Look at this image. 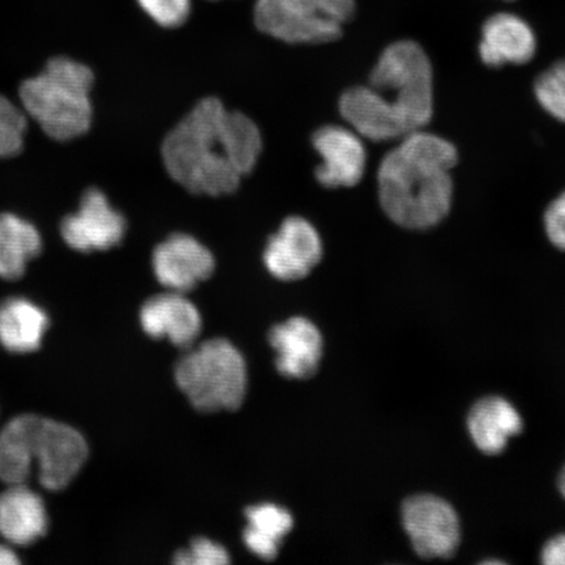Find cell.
Returning a JSON list of instances; mask_svg holds the SVG:
<instances>
[{
  "mask_svg": "<svg viewBox=\"0 0 565 565\" xmlns=\"http://www.w3.org/2000/svg\"><path fill=\"white\" fill-rule=\"evenodd\" d=\"M535 52V33L524 19L503 12L486 21L478 51L486 66L526 65Z\"/></svg>",
  "mask_w": 565,
  "mask_h": 565,
  "instance_id": "cell-14",
  "label": "cell"
},
{
  "mask_svg": "<svg viewBox=\"0 0 565 565\" xmlns=\"http://www.w3.org/2000/svg\"><path fill=\"white\" fill-rule=\"evenodd\" d=\"M127 223L121 212L110 206L108 198L97 188L82 196L81 206L63 218L61 235L76 252H106L124 242Z\"/></svg>",
  "mask_w": 565,
  "mask_h": 565,
  "instance_id": "cell-9",
  "label": "cell"
},
{
  "mask_svg": "<svg viewBox=\"0 0 565 565\" xmlns=\"http://www.w3.org/2000/svg\"><path fill=\"white\" fill-rule=\"evenodd\" d=\"M247 526L244 542L260 559L273 561L279 553L282 539L291 532L294 519L285 508L275 504L250 507L245 513Z\"/></svg>",
  "mask_w": 565,
  "mask_h": 565,
  "instance_id": "cell-20",
  "label": "cell"
},
{
  "mask_svg": "<svg viewBox=\"0 0 565 565\" xmlns=\"http://www.w3.org/2000/svg\"><path fill=\"white\" fill-rule=\"evenodd\" d=\"M312 141L321 158L316 179L323 188H353L363 180L369 158L363 138L351 127L323 126L315 132Z\"/></svg>",
  "mask_w": 565,
  "mask_h": 565,
  "instance_id": "cell-11",
  "label": "cell"
},
{
  "mask_svg": "<svg viewBox=\"0 0 565 565\" xmlns=\"http://www.w3.org/2000/svg\"><path fill=\"white\" fill-rule=\"evenodd\" d=\"M323 244L315 225L300 216H291L268 239L264 263L273 277L282 281L306 278L321 263Z\"/></svg>",
  "mask_w": 565,
  "mask_h": 565,
  "instance_id": "cell-10",
  "label": "cell"
},
{
  "mask_svg": "<svg viewBox=\"0 0 565 565\" xmlns=\"http://www.w3.org/2000/svg\"><path fill=\"white\" fill-rule=\"evenodd\" d=\"M175 381L190 404L200 412H232L245 399L246 363L231 342L211 339L180 360Z\"/></svg>",
  "mask_w": 565,
  "mask_h": 565,
  "instance_id": "cell-5",
  "label": "cell"
},
{
  "mask_svg": "<svg viewBox=\"0 0 565 565\" xmlns=\"http://www.w3.org/2000/svg\"><path fill=\"white\" fill-rule=\"evenodd\" d=\"M30 456L40 484L49 491H61L73 482L86 463L88 445L75 428L38 415Z\"/></svg>",
  "mask_w": 565,
  "mask_h": 565,
  "instance_id": "cell-7",
  "label": "cell"
},
{
  "mask_svg": "<svg viewBox=\"0 0 565 565\" xmlns=\"http://www.w3.org/2000/svg\"><path fill=\"white\" fill-rule=\"evenodd\" d=\"M270 344L277 351V370L285 377L309 379L320 366L323 339L307 318L295 317L277 324L271 330Z\"/></svg>",
  "mask_w": 565,
  "mask_h": 565,
  "instance_id": "cell-13",
  "label": "cell"
},
{
  "mask_svg": "<svg viewBox=\"0 0 565 565\" xmlns=\"http://www.w3.org/2000/svg\"><path fill=\"white\" fill-rule=\"evenodd\" d=\"M355 10V0H256L254 23L286 44H328L342 38Z\"/></svg>",
  "mask_w": 565,
  "mask_h": 565,
  "instance_id": "cell-6",
  "label": "cell"
},
{
  "mask_svg": "<svg viewBox=\"0 0 565 565\" xmlns=\"http://www.w3.org/2000/svg\"><path fill=\"white\" fill-rule=\"evenodd\" d=\"M534 94L543 110L565 124V58L536 77Z\"/></svg>",
  "mask_w": 565,
  "mask_h": 565,
  "instance_id": "cell-22",
  "label": "cell"
},
{
  "mask_svg": "<svg viewBox=\"0 0 565 565\" xmlns=\"http://www.w3.org/2000/svg\"><path fill=\"white\" fill-rule=\"evenodd\" d=\"M179 565H224L230 563V554L218 543L206 539L193 541L189 548L174 556Z\"/></svg>",
  "mask_w": 565,
  "mask_h": 565,
  "instance_id": "cell-25",
  "label": "cell"
},
{
  "mask_svg": "<svg viewBox=\"0 0 565 565\" xmlns=\"http://www.w3.org/2000/svg\"><path fill=\"white\" fill-rule=\"evenodd\" d=\"M140 323L154 339H169L177 348H190L202 330L200 310L174 291L154 296L140 310Z\"/></svg>",
  "mask_w": 565,
  "mask_h": 565,
  "instance_id": "cell-15",
  "label": "cell"
},
{
  "mask_svg": "<svg viewBox=\"0 0 565 565\" xmlns=\"http://www.w3.org/2000/svg\"><path fill=\"white\" fill-rule=\"evenodd\" d=\"M42 237L25 218L10 212L0 214V278L18 280L28 264L40 256Z\"/></svg>",
  "mask_w": 565,
  "mask_h": 565,
  "instance_id": "cell-19",
  "label": "cell"
},
{
  "mask_svg": "<svg viewBox=\"0 0 565 565\" xmlns=\"http://www.w3.org/2000/svg\"><path fill=\"white\" fill-rule=\"evenodd\" d=\"M95 76L81 62L56 56L20 87L24 110L49 137L66 141L84 136L92 125L90 90Z\"/></svg>",
  "mask_w": 565,
  "mask_h": 565,
  "instance_id": "cell-4",
  "label": "cell"
},
{
  "mask_svg": "<svg viewBox=\"0 0 565 565\" xmlns=\"http://www.w3.org/2000/svg\"><path fill=\"white\" fill-rule=\"evenodd\" d=\"M541 562L546 565H565V534L555 535L546 542Z\"/></svg>",
  "mask_w": 565,
  "mask_h": 565,
  "instance_id": "cell-27",
  "label": "cell"
},
{
  "mask_svg": "<svg viewBox=\"0 0 565 565\" xmlns=\"http://www.w3.org/2000/svg\"><path fill=\"white\" fill-rule=\"evenodd\" d=\"M524 429L519 409L510 401L490 395L479 399L468 415V430L477 449L487 456L503 454Z\"/></svg>",
  "mask_w": 565,
  "mask_h": 565,
  "instance_id": "cell-17",
  "label": "cell"
},
{
  "mask_svg": "<svg viewBox=\"0 0 565 565\" xmlns=\"http://www.w3.org/2000/svg\"><path fill=\"white\" fill-rule=\"evenodd\" d=\"M557 487H559L562 497L565 499V466L561 472L559 479H557Z\"/></svg>",
  "mask_w": 565,
  "mask_h": 565,
  "instance_id": "cell-29",
  "label": "cell"
},
{
  "mask_svg": "<svg viewBox=\"0 0 565 565\" xmlns=\"http://www.w3.org/2000/svg\"><path fill=\"white\" fill-rule=\"evenodd\" d=\"M140 9L162 28H179L192 13V0H137Z\"/></svg>",
  "mask_w": 565,
  "mask_h": 565,
  "instance_id": "cell-24",
  "label": "cell"
},
{
  "mask_svg": "<svg viewBox=\"0 0 565 565\" xmlns=\"http://www.w3.org/2000/svg\"><path fill=\"white\" fill-rule=\"evenodd\" d=\"M548 242L565 252V192L551 202L543 216Z\"/></svg>",
  "mask_w": 565,
  "mask_h": 565,
  "instance_id": "cell-26",
  "label": "cell"
},
{
  "mask_svg": "<svg viewBox=\"0 0 565 565\" xmlns=\"http://www.w3.org/2000/svg\"><path fill=\"white\" fill-rule=\"evenodd\" d=\"M154 277L169 291L185 294L215 271L210 249L186 233H174L158 245L152 256Z\"/></svg>",
  "mask_w": 565,
  "mask_h": 565,
  "instance_id": "cell-12",
  "label": "cell"
},
{
  "mask_svg": "<svg viewBox=\"0 0 565 565\" xmlns=\"http://www.w3.org/2000/svg\"><path fill=\"white\" fill-rule=\"evenodd\" d=\"M19 563L15 551L9 546L0 545V565H17Z\"/></svg>",
  "mask_w": 565,
  "mask_h": 565,
  "instance_id": "cell-28",
  "label": "cell"
},
{
  "mask_svg": "<svg viewBox=\"0 0 565 565\" xmlns=\"http://www.w3.org/2000/svg\"><path fill=\"white\" fill-rule=\"evenodd\" d=\"M458 152L449 140L426 129L398 140L377 174L385 215L401 228L426 231L449 215Z\"/></svg>",
  "mask_w": 565,
  "mask_h": 565,
  "instance_id": "cell-3",
  "label": "cell"
},
{
  "mask_svg": "<svg viewBox=\"0 0 565 565\" xmlns=\"http://www.w3.org/2000/svg\"><path fill=\"white\" fill-rule=\"evenodd\" d=\"M339 111L353 131L372 141L401 140L426 129L434 116V70L415 41L388 45L373 67L370 86L339 98Z\"/></svg>",
  "mask_w": 565,
  "mask_h": 565,
  "instance_id": "cell-2",
  "label": "cell"
},
{
  "mask_svg": "<svg viewBox=\"0 0 565 565\" xmlns=\"http://www.w3.org/2000/svg\"><path fill=\"white\" fill-rule=\"evenodd\" d=\"M44 500L26 484H11L0 494V535L15 546H31L47 532Z\"/></svg>",
  "mask_w": 565,
  "mask_h": 565,
  "instance_id": "cell-16",
  "label": "cell"
},
{
  "mask_svg": "<svg viewBox=\"0 0 565 565\" xmlns=\"http://www.w3.org/2000/svg\"><path fill=\"white\" fill-rule=\"evenodd\" d=\"M402 525L416 555L450 559L461 543V522L454 507L436 494H414L402 504Z\"/></svg>",
  "mask_w": 565,
  "mask_h": 565,
  "instance_id": "cell-8",
  "label": "cell"
},
{
  "mask_svg": "<svg viewBox=\"0 0 565 565\" xmlns=\"http://www.w3.org/2000/svg\"><path fill=\"white\" fill-rule=\"evenodd\" d=\"M25 131V113L0 96V159L17 157L23 150Z\"/></svg>",
  "mask_w": 565,
  "mask_h": 565,
  "instance_id": "cell-23",
  "label": "cell"
},
{
  "mask_svg": "<svg viewBox=\"0 0 565 565\" xmlns=\"http://www.w3.org/2000/svg\"><path fill=\"white\" fill-rule=\"evenodd\" d=\"M263 146L249 117L207 97L168 134L161 154L169 175L188 192L218 196L236 192L257 166Z\"/></svg>",
  "mask_w": 565,
  "mask_h": 565,
  "instance_id": "cell-1",
  "label": "cell"
},
{
  "mask_svg": "<svg viewBox=\"0 0 565 565\" xmlns=\"http://www.w3.org/2000/svg\"><path fill=\"white\" fill-rule=\"evenodd\" d=\"M35 415L17 416L0 433V480L11 484H26L33 475L30 443Z\"/></svg>",
  "mask_w": 565,
  "mask_h": 565,
  "instance_id": "cell-21",
  "label": "cell"
},
{
  "mask_svg": "<svg viewBox=\"0 0 565 565\" xmlns=\"http://www.w3.org/2000/svg\"><path fill=\"white\" fill-rule=\"evenodd\" d=\"M44 309L24 298L0 302V343L13 353H31L41 348L49 328Z\"/></svg>",
  "mask_w": 565,
  "mask_h": 565,
  "instance_id": "cell-18",
  "label": "cell"
}]
</instances>
